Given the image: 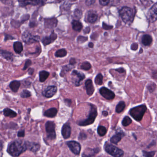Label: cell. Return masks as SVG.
Segmentation results:
<instances>
[{"label": "cell", "mask_w": 157, "mask_h": 157, "mask_svg": "<svg viewBox=\"0 0 157 157\" xmlns=\"http://www.w3.org/2000/svg\"><path fill=\"white\" fill-rule=\"evenodd\" d=\"M25 143L16 141L9 144L7 152L13 157H18L27 150Z\"/></svg>", "instance_id": "obj_1"}, {"label": "cell", "mask_w": 157, "mask_h": 157, "mask_svg": "<svg viewBox=\"0 0 157 157\" xmlns=\"http://www.w3.org/2000/svg\"><path fill=\"white\" fill-rule=\"evenodd\" d=\"M119 14L124 23L127 24L132 23L135 15L133 9L127 6H124L119 10Z\"/></svg>", "instance_id": "obj_2"}, {"label": "cell", "mask_w": 157, "mask_h": 157, "mask_svg": "<svg viewBox=\"0 0 157 157\" xmlns=\"http://www.w3.org/2000/svg\"><path fill=\"white\" fill-rule=\"evenodd\" d=\"M147 110L145 105H141L132 108L130 110L129 113L133 118L137 121H140Z\"/></svg>", "instance_id": "obj_3"}, {"label": "cell", "mask_w": 157, "mask_h": 157, "mask_svg": "<svg viewBox=\"0 0 157 157\" xmlns=\"http://www.w3.org/2000/svg\"><path fill=\"white\" fill-rule=\"evenodd\" d=\"M98 115L97 108L94 105L90 104V109L89 115L86 120L81 121L78 123L79 126H85L94 123L96 117Z\"/></svg>", "instance_id": "obj_4"}, {"label": "cell", "mask_w": 157, "mask_h": 157, "mask_svg": "<svg viewBox=\"0 0 157 157\" xmlns=\"http://www.w3.org/2000/svg\"><path fill=\"white\" fill-rule=\"evenodd\" d=\"M105 151L108 154L113 157H122L124 155V152L116 147L106 143L104 145Z\"/></svg>", "instance_id": "obj_5"}, {"label": "cell", "mask_w": 157, "mask_h": 157, "mask_svg": "<svg viewBox=\"0 0 157 157\" xmlns=\"http://www.w3.org/2000/svg\"><path fill=\"white\" fill-rule=\"evenodd\" d=\"M48 138L53 140L56 139V135L55 132V124L52 121L47 122L45 125Z\"/></svg>", "instance_id": "obj_6"}, {"label": "cell", "mask_w": 157, "mask_h": 157, "mask_svg": "<svg viewBox=\"0 0 157 157\" xmlns=\"http://www.w3.org/2000/svg\"><path fill=\"white\" fill-rule=\"evenodd\" d=\"M22 39L27 44H31L39 41L40 38L39 36H33L28 31H25L22 35Z\"/></svg>", "instance_id": "obj_7"}, {"label": "cell", "mask_w": 157, "mask_h": 157, "mask_svg": "<svg viewBox=\"0 0 157 157\" xmlns=\"http://www.w3.org/2000/svg\"><path fill=\"white\" fill-rule=\"evenodd\" d=\"M72 82L76 86L80 85L81 82L85 79V76L83 73L78 72L76 70H74L72 73Z\"/></svg>", "instance_id": "obj_8"}, {"label": "cell", "mask_w": 157, "mask_h": 157, "mask_svg": "<svg viewBox=\"0 0 157 157\" xmlns=\"http://www.w3.org/2000/svg\"><path fill=\"white\" fill-rule=\"evenodd\" d=\"M149 22H155L157 20V2L154 5L149 9L147 15Z\"/></svg>", "instance_id": "obj_9"}, {"label": "cell", "mask_w": 157, "mask_h": 157, "mask_svg": "<svg viewBox=\"0 0 157 157\" xmlns=\"http://www.w3.org/2000/svg\"><path fill=\"white\" fill-rule=\"evenodd\" d=\"M99 92L101 95L106 99L112 100L115 97V94L111 90L107 88L102 87L100 89Z\"/></svg>", "instance_id": "obj_10"}, {"label": "cell", "mask_w": 157, "mask_h": 157, "mask_svg": "<svg viewBox=\"0 0 157 157\" xmlns=\"http://www.w3.org/2000/svg\"><path fill=\"white\" fill-rule=\"evenodd\" d=\"M67 145L71 151L76 155H78L81 150L80 144L75 141H70L67 143Z\"/></svg>", "instance_id": "obj_11"}, {"label": "cell", "mask_w": 157, "mask_h": 157, "mask_svg": "<svg viewBox=\"0 0 157 157\" xmlns=\"http://www.w3.org/2000/svg\"><path fill=\"white\" fill-rule=\"evenodd\" d=\"M57 91V88L55 86H50L48 87L45 91L43 92V94L46 97L51 98L54 96Z\"/></svg>", "instance_id": "obj_12"}, {"label": "cell", "mask_w": 157, "mask_h": 157, "mask_svg": "<svg viewBox=\"0 0 157 157\" xmlns=\"http://www.w3.org/2000/svg\"><path fill=\"white\" fill-rule=\"evenodd\" d=\"M71 127L70 124L68 123L65 124L63 125L62 129V134L65 139H68L71 136Z\"/></svg>", "instance_id": "obj_13"}, {"label": "cell", "mask_w": 157, "mask_h": 157, "mask_svg": "<svg viewBox=\"0 0 157 157\" xmlns=\"http://www.w3.org/2000/svg\"><path fill=\"white\" fill-rule=\"evenodd\" d=\"M85 85L86 90L87 94L89 96H91L93 94L95 90L92 84V80L91 79H87L85 82Z\"/></svg>", "instance_id": "obj_14"}, {"label": "cell", "mask_w": 157, "mask_h": 157, "mask_svg": "<svg viewBox=\"0 0 157 157\" xmlns=\"http://www.w3.org/2000/svg\"><path fill=\"white\" fill-rule=\"evenodd\" d=\"M58 20L56 18H47L45 19V26L47 28L53 29L57 26Z\"/></svg>", "instance_id": "obj_15"}, {"label": "cell", "mask_w": 157, "mask_h": 157, "mask_svg": "<svg viewBox=\"0 0 157 157\" xmlns=\"http://www.w3.org/2000/svg\"><path fill=\"white\" fill-rule=\"evenodd\" d=\"M19 2V4L21 6H25L27 5L30 4L33 5H38L43 4L44 3V1H18Z\"/></svg>", "instance_id": "obj_16"}, {"label": "cell", "mask_w": 157, "mask_h": 157, "mask_svg": "<svg viewBox=\"0 0 157 157\" xmlns=\"http://www.w3.org/2000/svg\"><path fill=\"white\" fill-rule=\"evenodd\" d=\"M25 145L27 149H29L33 152H36L39 150L40 146L38 144L34 143H30V142H26Z\"/></svg>", "instance_id": "obj_17"}, {"label": "cell", "mask_w": 157, "mask_h": 157, "mask_svg": "<svg viewBox=\"0 0 157 157\" xmlns=\"http://www.w3.org/2000/svg\"><path fill=\"white\" fill-rule=\"evenodd\" d=\"M98 15L93 11L88 12L86 15V20L90 23H95L98 19Z\"/></svg>", "instance_id": "obj_18"}, {"label": "cell", "mask_w": 157, "mask_h": 157, "mask_svg": "<svg viewBox=\"0 0 157 157\" xmlns=\"http://www.w3.org/2000/svg\"><path fill=\"white\" fill-rule=\"evenodd\" d=\"M124 136L123 133L119 132L112 137L110 139V142L113 143L117 144L121 140L122 138Z\"/></svg>", "instance_id": "obj_19"}, {"label": "cell", "mask_w": 157, "mask_h": 157, "mask_svg": "<svg viewBox=\"0 0 157 157\" xmlns=\"http://www.w3.org/2000/svg\"><path fill=\"white\" fill-rule=\"evenodd\" d=\"M0 54L7 61H13V54L10 52L0 50Z\"/></svg>", "instance_id": "obj_20"}, {"label": "cell", "mask_w": 157, "mask_h": 157, "mask_svg": "<svg viewBox=\"0 0 157 157\" xmlns=\"http://www.w3.org/2000/svg\"><path fill=\"white\" fill-rule=\"evenodd\" d=\"M98 152L97 149H86L82 155V157H95V155Z\"/></svg>", "instance_id": "obj_21"}, {"label": "cell", "mask_w": 157, "mask_h": 157, "mask_svg": "<svg viewBox=\"0 0 157 157\" xmlns=\"http://www.w3.org/2000/svg\"><path fill=\"white\" fill-rule=\"evenodd\" d=\"M142 43L144 46H148L152 43L153 39L150 35L146 34L142 37Z\"/></svg>", "instance_id": "obj_22"}, {"label": "cell", "mask_w": 157, "mask_h": 157, "mask_svg": "<svg viewBox=\"0 0 157 157\" xmlns=\"http://www.w3.org/2000/svg\"><path fill=\"white\" fill-rule=\"evenodd\" d=\"M58 110L55 108H51L44 112V116L48 118H53L57 115Z\"/></svg>", "instance_id": "obj_23"}, {"label": "cell", "mask_w": 157, "mask_h": 157, "mask_svg": "<svg viewBox=\"0 0 157 157\" xmlns=\"http://www.w3.org/2000/svg\"><path fill=\"white\" fill-rule=\"evenodd\" d=\"M20 86V83L19 81H13L10 83L9 87L11 90L14 92H17L18 91Z\"/></svg>", "instance_id": "obj_24"}, {"label": "cell", "mask_w": 157, "mask_h": 157, "mask_svg": "<svg viewBox=\"0 0 157 157\" xmlns=\"http://www.w3.org/2000/svg\"><path fill=\"white\" fill-rule=\"evenodd\" d=\"M72 25L73 29L75 31H80L83 27L82 24L78 20H73L72 22Z\"/></svg>", "instance_id": "obj_25"}, {"label": "cell", "mask_w": 157, "mask_h": 157, "mask_svg": "<svg viewBox=\"0 0 157 157\" xmlns=\"http://www.w3.org/2000/svg\"><path fill=\"white\" fill-rule=\"evenodd\" d=\"M14 50L17 53H20L23 50V46L21 42L19 41L15 42L13 44Z\"/></svg>", "instance_id": "obj_26"}, {"label": "cell", "mask_w": 157, "mask_h": 157, "mask_svg": "<svg viewBox=\"0 0 157 157\" xmlns=\"http://www.w3.org/2000/svg\"><path fill=\"white\" fill-rule=\"evenodd\" d=\"M3 113L6 117H9L11 118H14L16 117L17 113L13 111L10 109L6 108L3 110Z\"/></svg>", "instance_id": "obj_27"}, {"label": "cell", "mask_w": 157, "mask_h": 157, "mask_svg": "<svg viewBox=\"0 0 157 157\" xmlns=\"http://www.w3.org/2000/svg\"><path fill=\"white\" fill-rule=\"evenodd\" d=\"M50 73L47 71H42L40 72L39 77L40 81V82H44L47 80L48 77Z\"/></svg>", "instance_id": "obj_28"}, {"label": "cell", "mask_w": 157, "mask_h": 157, "mask_svg": "<svg viewBox=\"0 0 157 157\" xmlns=\"http://www.w3.org/2000/svg\"><path fill=\"white\" fill-rule=\"evenodd\" d=\"M125 107V104L123 101H120L116 107V112L117 113H121L124 110Z\"/></svg>", "instance_id": "obj_29"}, {"label": "cell", "mask_w": 157, "mask_h": 157, "mask_svg": "<svg viewBox=\"0 0 157 157\" xmlns=\"http://www.w3.org/2000/svg\"><path fill=\"white\" fill-rule=\"evenodd\" d=\"M67 51L65 49H61L55 53V56L57 57H63L67 55Z\"/></svg>", "instance_id": "obj_30"}, {"label": "cell", "mask_w": 157, "mask_h": 157, "mask_svg": "<svg viewBox=\"0 0 157 157\" xmlns=\"http://www.w3.org/2000/svg\"><path fill=\"white\" fill-rule=\"evenodd\" d=\"M107 129L103 126H99L98 127V133L100 136H103L106 135Z\"/></svg>", "instance_id": "obj_31"}, {"label": "cell", "mask_w": 157, "mask_h": 157, "mask_svg": "<svg viewBox=\"0 0 157 157\" xmlns=\"http://www.w3.org/2000/svg\"><path fill=\"white\" fill-rule=\"evenodd\" d=\"M132 123V120H131L130 117H128V116H125V117L124 118L122 122V125H123L124 126V127L128 126V125L131 124Z\"/></svg>", "instance_id": "obj_32"}, {"label": "cell", "mask_w": 157, "mask_h": 157, "mask_svg": "<svg viewBox=\"0 0 157 157\" xmlns=\"http://www.w3.org/2000/svg\"><path fill=\"white\" fill-rule=\"evenodd\" d=\"M102 80H103V76L101 73L98 74L96 76L95 79V82L96 84L101 85L102 84Z\"/></svg>", "instance_id": "obj_33"}, {"label": "cell", "mask_w": 157, "mask_h": 157, "mask_svg": "<svg viewBox=\"0 0 157 157\" xmlns=\"http://www.w3.org/2000/svg\"><path fill=\"white\" fill-rule=\"evenodd\" d=\"M91 65L90 63L88 62H85L81 64L80 66V68L82 70H85V71H88L90 69H91Z\"/></svg>", "instance_id": "obj_34"}, {"label": "cell", "mask_w": 157, "mask_h": 157, "mask_svg": "<svg viewBox=\"0 0 157 157\" xmlns=\"http://www.w3.org/2000/svg\"><path fill=\"white\" fill-rule=\"evenodd\" d=\"M53 41L52 39L50 37H45L43 38L42 40V43H43V44H44L45 46V45H48V44H50V43H51L52 42H53Z\"/></svg>", "instance_id": "obj_35"}, {"label": "cell", "mask_w": 157, "mask_h": 157, "mask_svg": "<svg viewBox=\"0 0 157 157\" xmlns=\"http://www.w3.org/2000/svg\"><path fill=\"white\" fill-rule=\"evenodd\" d=\"M31 96V93L27 90H23L21 94V97L23 98L29 97Z\"/></svg>", "instance_id": "obj_36"}, {"label": "cell", "mask_w": 157, "mask_h": 157, "mask_svg": "<svg viewBox=\"0 0 157 157\" xmlns=\"http://www.w3.org/2000/svg\"><path fill=\"white\" fill-rule=\"evenodd\" d=\"M72 69L71 66H69V65H66V66H64L62 70L61 73H60V75L62 77H63L64 75L66 73V72H69L71 69Z\"/></svg>", "instance_id": "obj_37"}, {"label": "cell", "mask_w": 157, "mask_h": 157, "mask_svg": "<svg viewBox=\"0 0 157 157\" xmlns=\"http://www.w3.org/2000/svg\"><path fill=\"white\" fill-rule=\"evenodd\" d=\"M88 40V37L83 36H78L77 39V42L79 43H84Z\"/></svg>", "instance_id": "obj_38"}, {"label": "cell", "mask_w": 157, "mask_h": 157, "mask_svg": "<svg viewBox=\"0 0 157 157\" xmlns=\"http://www.w3.org/2000/svg\"><path fill=\"white\" fill-rule=\"evenodd\" d=\"M155 152H147V151H143V155L145 157H154L155 156Z\"/></svg>", "instance_id": "obj_39"}, {"label": "cell", "mask_w": 157, "mask_h": 157, "mask_svg": "<svg viewBox=\"0 0 157 157\" xmlns=\"http://www.w3.org/2000/svg\"><path fill=\"white\" fill-rule=\"evenodd\" d=\"M82 13L80 10L78 9H76L75 11L74 12V15L76 18L77 19H80L81 18V16H82Z\"/></svg>", "instance_id": "obj_40"}, {"label": "cell", "mask_w": 157, "mask_h": 157, "mask_svg": "<svg viewBox=\"0 0 157 157\" xmlns=\"http://www.w3.org/2000/svg\"><path fill=\"white\" fill-rule=\"evenodd\" d=\"M102 28L103 29H105V30H110V29H112L113 28V26H109V25H107L106 23L103 22L102 23Z\"/></svg>", "instance_id": "obj_41"}, {"label": "cell", "mask_w": 157, "mask_h": 157, "mask_svg": "<svg viewBox=\"0 0 157 157\" xmlns=\"http://www.w3.org/2000/svg\"><path fill=\"white\" fill-rule=\"evenodd\" d=\"M31 64V61L30 60H27L26 61L25 63V65H24V68H23V70H25L26 69H27L29 66H30Z\"/></svg>", "instance_id": "obj_42"}, {"label": "cell", "mask_w": 157, "mask_h": 157, "mask_svg": "<svg viewBox=\"0 0 157 157\" xmlns=\"http://www.w3.org/2000/svg\"><path fill=\"white\" fill-rule=\"evenodd\" d=\"M100 4L102 6H106L109 3V1H103V0H100L99 1Z\"/></svg>", "instance_id": "obj_43"}, {"label": "cell", "mask_w": 157, "mask_h": 157, "mask_svg": "<svg viewBox=\"0 0 157 157\" xmlns=\"http://www.w3.org/2000/svg\"><path fill=\"white\" fill-rule=\"evenodd\" d=\"M50 37L52 39V41H55V40L57 39V34H55V33H54V31H53V32L52 33V34H51L50 36Z\"/></svg>", "instance_id": "obj_44"}, {"label": "cell", "mask_w": 157, "mask_h": 157, "mask_svg": "<svg viewBox=\"0 0 157 157\" xmlns=\"http://www.w3.org/2000/svg\"><path fill=\"white\" fill-rule=\"evenodd\" d=\"M25 132L24 130L20 131L17 133V136L19 137H23L25 136Z\"/></svg>", "instance_id": "obj_45"}, {"label": "cell", "mask_w": 157, "mask_h": 157, "mask_svg": "<svg viewBox=\"0 0 157 157\" xmlns=\"http://www.w3.org/2000/svg\"><path fill=\"white\" fill-rule=\"evenodd\" d=\"M138 49V45L136 43H133L131 46V49L133 50H136Z\"/></svg>", "instance_id": "obj_46"}, {"label": "cell", "mask_w": 157, "mask_h": 157, "mask_svg": "<svg viewBox=\"0 0 157 157\" xmlns=\"http://www.w3.org/2000/svg\"><path fill=\"white\" fill-rule=\"evenodd\" d=\"M95 2V1H92V0H88L86 1V4L87 6H90L93 4Z\"/></svg>", "instance_id": "obj_47"}, {"label": "cell", "mask_w": 157, "mask_h": 157, "mask_svg": "<svg viewBox=\"0 0 157 157\" xmlns=\"http://www.w3.org/2000/svg\"><path fill=\"white\" fill-rule=\"evenodd\" d=\"M76 63V61L75 59L74 58H71L70 61V65H73Z\"/></svg>", "instance_id": "obj_48"}, {"label": "cell", "mask_w": 157, "mask_h": 157, "mask_svg": "<svg viewBox=\"0 0 157 157\" xmlns=\"http://www.w3.org/2000/svg\"><path fill=\"white\" fill-rule=\"evenodd\" d=\"M115 71L120 73H124V72H125V70L123 68H118V69H116Z\"/></svg>", "instance_id": "obj_49"}, {"label": "cell", "mask_w": 157, "mask_h": 157, "mask_svg": "<svg viewBox=\"0 0 157 157\" xmlns=\"http://www.w3.org/2000/svg\"><path fill=\"white\" fill-rule=\"evenodd\" d=\"M14 38L10 35H6L5 38V41L8 40L13 39Z\"/></svg>", "instance_id": "obj_50"}, {"label": "cell", "mask_w": 157, "mask_h": 157, "mask_svg": "<svg viewBox=\"0 0 157 157\" xmlns=\"http://www.w3.org/2000/svg\"><path fill=\"white\" fill-rule=\"evenodd\" d=\"M90 27H87L84 30V33L85 34H88V33H89L90 31Z\"/></svg>", "instance_id": "obj_51"}, {"label": "cell", "mask_w": 157, "mask_h": 157, "mask_svg": "<svg viewBox=\"0 0 157 157\" xmlns=\"http://www.w3.org/2000/svg\"><path fill=\"white\" fill-rule=\"evenodd\" d=\"M34 69H32V68H31V69H29V71L28 72L29 73V74L32 75V74L33 73H34Z\"/></svg>", "instance_id": "obj_52"}, {"label": "cell", "mask_w": 157, "mask_h": 157, "mask_svg": "<svg viewBox=\"0 0 157 157\" xmlns=\"http://www.w3.org/2000/svg\"><path fill=\"white\" fill-rule=\"evenodd\" d=\"M89 47L90 48H92L93 47H94V44L92 42H90L88 44Z\"/></svg>", "instance_id": "obj_53"}, {"label": "cell", "mask_w": 157, "mask_h": 157, "mask_svg": "<svg viewBox=\"0 0 157 157\" xmlns=\"http://www.w3.org/2000/svg\"><path fill=\"white\" fill-rule=\"evenodd\" d=\"M65 102H66V103H68V104H71V100H70L69 99L65 100Z\"/></svg>", "instance_id": "obj_54"}, {"label": "cell", "mask_w": 157, "mask_h": 157, "mask_svg": "<svg viewBox=\"0 0 157 157\" xmlns=\"http://www.w3.org/2000/svg\"><path fill=\"white\" fill-rule=\"evenodd\" d=\"M102 114H103L104 116H107V115H108V113L107 112L103 111V112H102Z\"/></svg>", "instance_id": "obj_55"}, {"label": "cell", "mask_w": 157, "mask_h": 157, "mask_svg": "<svg viewBox=\"0 0 157 157\" xmlns=\"http://www.w3.org/2000/svg\"><path fill=\"white\" fill-rule=\"evenodd\" d=\"M2 142H0V151H1V150H2Z\"/></svg>", "instance_id": "obj_56"}]
</instances>
